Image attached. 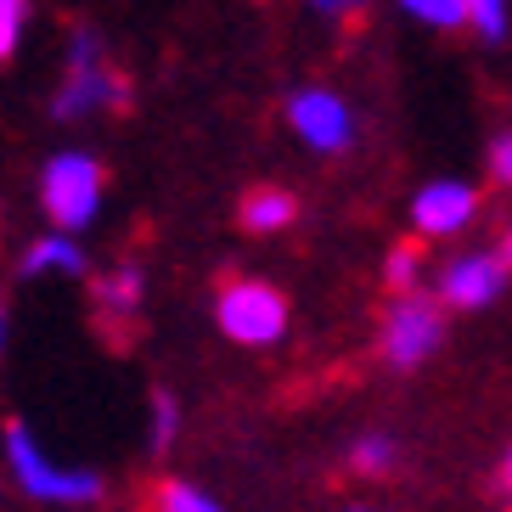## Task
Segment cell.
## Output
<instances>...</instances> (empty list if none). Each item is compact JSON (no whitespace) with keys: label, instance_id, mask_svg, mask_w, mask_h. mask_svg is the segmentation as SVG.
<instances>
[{"label":"cell","instance_id":"cell-1","mask_svg":"<svg viewBox=\"0 0 512 512\" xmlns=\"http://www.w3.org/2000/svg\"><path fill=\"white\" fill-rule=\"evenodd\" d=\"M130 102V79L119 68H107L102 62V46H96V34H74V46H68V79H62L57 102L51 113L57 119H79V113H96V107H124Z\"/></svg>","mask_w":512,"mask_h":512},{"label":"cell","instance_id":"cell-2","mask_svg":"<svg viewBox=\"0 0 512 512\" xmlns=\"http://www.w3.org/2000/svg\"><path fill=\"white\" fill-rule=\"evenodd\" d=\"M40 203H46V214L62 231L91 226L96 209H102V169L91 158H79V152L51 158V169L40 175Z\"/></svg>","mask_w":512,"mask_h":512},{"label":"cell","instance_id":"cell-3","mask_svg":"<svg viewBox=\"0 0 512 512\" xmlns=\"http://www.w3.org/2000/svg\"><path fill=\"white\" fill-rule=\"evenodd\" d=\"M220 332L226 338H237V344H276L287 332V304L276 287L265 282H231L226 293H220Z\"/></svg>","mask_w":512,"mask_h":512},{"label":"cell","instance_id":"cell-4","mask_svg":"<svg viewBox=\"0 0 512 512\" xmlns=\"http://www.w3.org/2000/svg\"><path fill=\"white\" fill-rule=\"evenodd\" d=\"M6 462H12L17 484H23L34 501H91V496H96V479H91V473L51 467L46 456H40V445L29 439V428H23V422H12V428H6Z\"/></svg>","mask_w":512,"mask_h":512},{"label":"cell","instance_id":"cell-5","mask_svg":"<svg viewBox=\"0 0 512 512\" xmlns=\"http://www.w3.org/2000/svg\"><path fill=\"white\" fill-rule=\"evenodd\" d=\"M287 119L299 130V141L310 152H344L349 136H355V124H349V107L338 102L332 91H304L287 102Z\"/></svg>","mask_w":512,"mask_h":512},{"label":"cell","instance_id":"cell-6","mask_svg":"<svg viewBox=\"0 0 512 512\" xmlns=\"http://www.w3.org/2000/svg\"><path fill=\"white\" fill-rule=\"evenodd\" d=\"M439 344V310L422 299H400L383 316V355H389L394 366H417L428 349Z\"/></svg>","mask_w":512,"mask_h":512},{"label":"cell","instance_id":"cell-7","mask_svg":"<svg viewBox=\"0 0 512 512\" xmlns=\"http://www.w3.org/2000/svg\"><path fill=\"white\" fill-rule=\"evenodd\" d=\"M473 214H479V192H473V186H462V181L422 186L417 203H411V220H417L422 237H451V231H462Z\"/></svg>","mask_w":512,"mask_h":512},{"label":"cell","instance_id":"cell-8","mask_svg":"<svg viewBox=\"0 0 512 512\" xmlns=\"http://www.w3.org/2000/svg\"><path fill=\"white\" fill-rule=\"evenodd\" d=\"M501 254L496 259H484V254H473V259H456L451 271L439 276V293L451 304H462V310H479V304H490L501 293Z\"/></svg>","mask_w":512,"mask_h":512},{"label":"cell","instance_id":"cell-9","mask_svg":"<svg viewBox=\"0 0 512 512\" xmlns=\"http://www.w3.org/2000/svg\"><path fill=\"white\" fill-rule=\"evenodd\" d=\"M293 214H299V203H293L282 186H259V192L242 197V226L248 231H282Z\"/></svg>","mask_w":512,"mask_h":512},{"label":"cell","instance_id":"cell-10","mask_svg":"<svg viewBox=\"0 0 512 512\" xmlns=\"http://www.w3.org/2000/svg\"><path fill=\"white\" fill-rule=\"evenodd\" d=\"M79 265H85V259H79V248L68 237H40L29 254H23V271L29 276H46V271H74L79 276Z\"/></svg>","mask_w":512,"mask_h":512},{"label":"cell","instance_id":"cell-11","mask_svg":"<svg viewBox=\"0 0 512 512\" xmlns=\"http://www.w3.org/2000/svg\"><path fill=\"white\" fill-rule=\"evenodd\" d=\"M96 299H102V310H124V316H130L141 304V271H113L96 287Z\"/></svg>","mask_w":512,"mask_h":512},{"label":"cell","instance_id":"cell-12","mask_svg":"<svg viewBox=\"0 0 512 512\" xmlns=\"http://www.w3.org/2000/svg\"><path fill=\"white\" fill-rule=\"evenodd\" d=\"M411 17L434 23V29H462L467 23V0H400Z\"/></svg>","mask_w":512,"mask_h":512},{"label":"cell","instance_id":"cell-13","mask_svg":"<svg viewBox=\"0 0 512 512\" xmlns=\"http://www.w3.org/2000/svg\"><path fill=\"white\" fill-rule=\"evenodd\" d=\"M152 501L164 512H209L214 507V496H203V490H192V484H181V479H164Z\"/></svg>","mask_w":512,"mask_h":512},{"label":"cell","instance_id":"cell-14","mask_svg":"<svg viewBox=\"0 0 512 512\" xmlns=\"http://www.w3.org/2000/svg\"><path fill=\"white\" fill-rule=\"evenodd\" d=\"M467 23H473L484 40H501V34H507V0H467Z\"/></svg>","mask_w":512,"mask_h":512},{"label":"cell","instance_id":"cell-15","mask_svg":"<svg viewBox=\"0 0 512 512\" xmlns=\"http://www.w3.org/2000/svg\"><path fill=\"white\" fill-rule=\"evenodd\" d=\"M349 462H355V473H366V479H372V473H383V467L394 462V439H377V434H372V439H361Z\"/></svg>","mask_w":512,"mask_h":512},{"label":"cell","instance_id":"cell-16","mask_svg":"<svg viewBox=\"0 0 512 512\" xmlns=\"http://www.w3.org/2000/svg\"><path fill=\"white\" fill-rule=\"evenodd\" d=\"M175 428H181V411H175L169 394H158V400H152V445H169Z\"/></svg>","mask_w":512,"mask_h":512},{"label":"cell","instance_id":"cell-17","mask_svg":"<svg viewBox=\"0 0 512 512\" xmlns=\"http://www.w3.org/2000/svg\"><path fill=\"white\" fill-rule=\"evenodd\" d=\"M23 6L29 0H0V51L6 57L17 51V34H23Z\"/></svg>","mask_w":512,"mask_h":512},{"label":"cell","instance_id":"cell-18","mask_svg":"<svg viewBox=\"0 0 512 512\" xmlns=\"http://www.w3.org/2000/svg\"><path fill=\"white\" fill-rule=\"evenodd\" d=\"M417 282V248H394L389 254V287H411Z\"/></svg>","mask_w":512,"mask_h":512},{"label":"cell","instance_id":"cell-19","mask_svg":"<svg viewBox=\"0 0 512 512\" xmlns=\"http://www.w3.org/2000/svg\"><path fill=\"white\" fill-rule=\"evenodd\" d=\"M490 169H496L501 186H512V136H501L496 147H490Z\"/></svg>","mask_w":512,"mask_h":512},{"label":"cell","instance_id":"cell-20","mask_svg":"<svg viewBox=\"0 0 512 512\" xmlns=\"http://www.w3.org/2000/svg\"><path fill=\"white\" fill-rule=\"evenodd\" d=\"M316 12H327V17H361L366 12V0H310Z\"/></svg>","mask_w":512,"mask_h":512},{"label":"cell","instance_id":"cell-21","mask_svg":"<svg viewBox=\"0 0 512 512\" xmlns=\"http://www.w3.org/2000/svg\"><path fill=\"white\" fill-rule=\"evenodd\" d=\"M501 265L512 271V226H507V237H501Z\"/></svg>","mask_w":512,"mask_h":512},{"label":"cell","instance_id":"cell-22","mask_svg":"<svg viewBox=\"0 0 512 512\" xmlns=\"http://www.w3.org/2000/svg\"><path fill=\"white\" fill-rule=\"evenodd\" d=\"M507 490H512V456H507Z\"/></svg>","mask_w":512,"mask_h":512}]
</instances>
